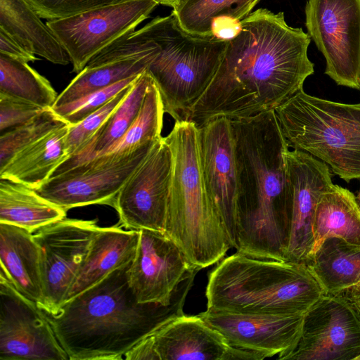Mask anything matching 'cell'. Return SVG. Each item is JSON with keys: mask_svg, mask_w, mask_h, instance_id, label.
Returning a JSON list of instances; mask_svg holds the SVG:
<instances>
[{"mask_svg": "<svg viewBox=\"0 0 360 360\" xmlns=\"http://www.w3.org/2000/svg\"><path fill=\"white\" fill-rule=\"evenodd\" d=\"M311 37L284 13L258 8L240 21L210 82L184 115L199 129L218 117L237 120L275 110L314 72Z\"/></svg>", "mask_w": 360, "mask_h": 360, "instance_id": "cell-1", "label": "cell"}, {"mask_svg": "<svg viewBox=\"0 0 360 360\" xmlns=\"http://www.w3.org/2000/svg\"><path fill=\"white\" fill-rule=\"evenodd\" d=\"M164 113L162 98L153 79L137 117L121 139L91 160L75 168H89L114 162L154 142L162 136Z\"/></svg>", "mask_w": 360, "mask_h": 360, "instance_id": "cell-29", "label": "cell"}, {"mask_svg": "<svg viewBox=\"0 0 360 360\" xmlns=\"http://www.w3.org/2000/svg\"><path fill=\"white\" fill-rule=\"evenodd\" d=\"M330 237L360 245V210L356 197L349 190L336 184L325 191L318 202L310 257Z\"/></svg>", "mask_w": 360, "mask_h": 360, "instance_id": "cell-28", "label": "cell"}, {"mask_svg": "<svg viewBox=\"0 0 360 360\" xmlns=\"http://www.w3.org/2000/svg\"><path fill=\"white\" fill-rule=\"evenodd\" d=\"M290 224L285 261L305 264L314 246V222L321 195L333 185L329 167L311 155L288 149L284 155Z\"/></svg>", "mask_w": 360, "mask_h": 360, "instance_id": "cell-16", "label": "cell"}, {"mask_svg": "<svg viewBox=\"0 0 360 360\" xmlns=\"http://www.w3.org/2000/svg\"><path fill=\"white\" fill-rule=\"evenodd\" d=\"M129 35L150 52L146 70L159 90L165 112L175 121L183 120L214 77L228 40L193 36L172 13Z\"/></svg>", "mask_w": 360, "mask_h": 360, "instance_id": "cell-6", "label": "cell"}, {"mask_svg": "<svg viewBox=\"0 0 360 360\" xmlns=\"http://www.w3.org/2000/svg\"><path fill=\"white\" fill-rule=\"evenodd\" d=\"M58 96L49 80L27 63L0 53V96L46 109L54 105Z\"/></svg>", "mask_w": 360, "mask_h": 360, "instance_id": "cell-31", "label": "cell"}, {"mask_svg": "<svg viewBox=\"0 0 360 360\" xmlns=\"http://www.w3.org/2000/svg\"><path fill=\"white\" fill-rule=\"evenodd\" d=\"M152 81L146 70L139 75L94 137L80 151L59 165L51 177L86 163L119 141L137 117Z\"/></svg>", "mask_w": 360, "mask_h": 360, "instance_id": "cell-26", "label": "cell"}, {"mask_svg": "<svg viewBox=\"0 0 360 360\" xmlns=\"http://www.w3.org/2000/svg\"><path fill=\"white\" fill-rule=\"evenodd\" d=\"M0 275L43 310L40 252L33 233L11 224L0 223Z\"/></svg>", "mask_w": 360, "mask_h": 360, "instance_id": "cell-21", "label": "cell"}, {"mask_svg": "<svg viewBox=\"0 0 360 360\" xmlns=\"http://www.w3.org/2000/svg\"><path fill=\"white\" fill-rule=\"evenodd\" d=\"M37 304L0 275V360H68Z\"/></svg>", "mask_w": 360, "mask_h": 360, "instance_id": "cell-14", "label": "cell"}, {"mask_svg": "<svg viewBox=\"0 0 360 360\" xmlns=\"http://www.w3.org/2000/svg\"><path fill=\"white\" fill-rule=\"evenodd\" d=\"M172 153L165 137L157 139L117 195L112 206L127 229L164 233L172 174Z\"/></svg>", "mask_w": 360, "mask_h": 360, "instance_id": "cell-13", "label": "cell"}, {"mask_svg": "<svg viewBox=\"0 0 360 360\" xmlns=\"http://www.w3.org/2000/svg\"><path fill=\"white\" fill-rule=\"evenodd\" d=\"M138 76L129 77L72 102L58 107H52L51 109L67 124H76L130 86Z\"/></svg>", "mask_w": 360, "mask_h": 360, "instance_id": "cell-34", "label": "cell"}, {"mask_svg": "<svg viewBox=\"0 0 360 360\" xmlns=\"http://www.w3.org/2000/svg\"><path fill=\"white\" fill-rule=\"evenodd\" d=\"M207 309L254 314H304L325 292L305 264L236 252L209 274Z\"/></svg>", "mask_w": 360, "mask_h": 360, "instance_id": "cell-5", "label": "cell"}, {"mask_svg": "<svg viewBox=\"0 0 360 360\" xmlns=\"http://www.w3.org/2000/svg\"><path fill=\"white\" fill-rule=\"evenodd\" d=\"M44 110L32 103L0 96V134L27 123Z\"/></svg>", "mask_w": 360, "mask_h": 360, "instance_id": "cell-36", "label": "cell"}, {"mask_svg": "<svg viewBox=\"0 0 360 360\" xmlns=\"http://www.w3.org/2000/svg\"><path fill=\"white\" fill-rule=\"evenodd\" d=\"M97 221L63 219L33 233L40 252L44 311L56 314L99 230Z\"/></svg>", "mask_w": 360, "mask_h": 360, "instance_id": "cell-12", "label": "cell"}, {"mask_svg": "<svg viewBox=\"0 0 360 360\" xmlns=\"http://www.w3.org/2000/svg\"><path fill=\"white\" fill-rule=\"evenodd\" d=\"M67 210L21 183L0 179V223L33 233L66 217Z\"/></svg>", "mask_w": 360, "mask_h": 360, "instance_id": "cell-27", "label": "cell"}, {"mask_svg": "<svg viewBox=\"0 0 360 360\" xmlns=\"http://www.w3.org/2000/svg\"><path fill=\"white\" fill-rule=\"evenodd\" d=\"M306 265L325 294L345 295L360 290V245L338 237L323 240Z\"/></svg>", "mask_w": 360, "mask_h": 360, "instance_id": "cell-24", "label": "cell"}, {"mask_svg": "<svg viewBox=\"0 0 360 360\" xmlns=\"http://www.w3.org/2000/svg\"><path fill=\"white\" fill-rule=\"evenodd\" d=\"M155 141L116 161L93 167L75 168L51 177L35 191L67 211L94 204L112 206L120 189Z\"/></svg>", "mask_w": 360, "mask_h": 360, "instance_id": "cell-18", "label": "cell"}, {"mask_svg": "<svg viewBox=\"0 0 360 360\" xmlns=\"http://www.w3.org/2000/svg\"><path fill=\"white\" fill-rule=\"evenodd\" d=\"M235 347L279 359L296 344L304 314H254L207 309L198 314Z\"/></svg>", "mask_w": 360, "mask_h": 360, "instance_id": "cell-19", "label": "cell"}, {"mask_svg": "<svg viewBox=\"0 0 360 360\" xmlns=\"http://www.w3.org/2000/svg\"><path fill=\"white\" fill-rule=\"evenodd\" d=\"M305 25L338 85L360 90V0H307Z\"/></svg>", "mask_w": 360, "mask_h": 360, "instance_id": "cell-8", "label": "cell"}, {"mask_svg": "<svg viewBox=\"0 0 360 360\" xmlns=\"http://www.w3.org/2000/svg\"><path fill=\"white\" fill-rule=\"evenodd\" d=\"M127 266L46 314L69 360H117L172 316L183 312L196 274L178 287L171 304L137 302L127 282Z\"/></svg>", "mask_w": 360, "mask_h": 360, "instance_id": "cell-3", "label": "cell"}, {"mask_svg": "<svg viewBox=\"0 0 360 360\" xmlns=\"http://www.w3.org/2000/svg\"><path fill=\"white\" fill-rule=\"evenodd\" d=\"M41 19L27 0H0V30L35 56L54 64H68V54Z\"/></svg>", "mask_w": 360, "mask_h": 360, "instance_id": "cell-23", "label": "cell"}, {"mask_svg": "<svg viewBox=\"0 0 360 360\" xmlns=\"http://www.w3.org/2000/svg\"><path fill=\"white\" fill-rule=\"evenodd\" d=\"M139 232L136 254L127 270L128 285L138 302L168 306L179 285L200 270L166 234Z\"/></svg>", "mask_w": 360, "mask_h": 360, "instance_id": "cell-15", "label": "cell"}, {"mask_svg": "<svg viewBox=\"0 0 360 360\" xmlns=\"http://www.w3.org/2000/svg\"><path fill=\"white\" fill-rule=\"evenodd\" d=\"M360 317L345 296L323 295L304 314L295 346L280 360H359Z\"/></svg>", "mask_w": 360, "mask_h": 360, "instance_id": "cell-11", "label": "cell"}, {"mask_svg": "<svg viewBox=\"0 0 360 360\" xmlns=\"http://www.w3.org/2000/svg\"><path fill=\"white\" fill-rule=\"evenodd\" d=\"M130 86L79 123L69 125L65 143L68 158L80 151L94 137L125 97Z\"/></svg>", "mask_w": 360, "mask_h": 360, "instance_id": "cell-33", "label": "cell"}, {"mask_svg": "<svg viewBox=\"0 0 360 360\" xmlns=\"http://www.w3.org/2000/svg\"><path fill=\"white\" fill-rule=\"evenodd\" d=\"M137 360H262V354L230 345L198 314L174 315L131 349Z\"/></svg>", "mask_w": 360, "mask_h": 360, "instance_id": "cell-10", "label": "cell"}, {"mask_svg": "<svg viewBox=\"0 0 360 360\" xmlns=\"http://www.w3.org/2000/svg\"><path fill=\"white\" fill-rule=\"evenodd\" d=\"M132 48L139 54L96 66H86L58 96L52 107L72 102L89 94L141 74L150 62V52L147 47L139 43H134Z\"/></svg>", "mask_w": 360, "mask_h": 360, "instance_id": "cell-30", "label": "cell"}, {"mask_svg": "<svg viewBox=\"0 0 360 360\" xmlns=\"http://www.w3.org/2000/svg\"><path fill=\"white\" fill-rule=\"evenodd\" d=\"M201 162L207 193L235 248L238 169L231 120L218 117L200 128Z\"/></svg>", "mask_w": 360, "mask_h": 360, "instance_id": "cell-17", "label": "cell"}, {"mask_svg": "<svg viewBox=\"0 0 360 360\" xmlns=\"http://www.w3.org/2000/svg\"><path fill=\"white\" fill-rule=\"evenodd\" d=\"M260 1L181 0L172 13L182 29L193 36L229 40Z\"/></svg>", "mask_w": 360, "mask_h": 360, "instance_id": "cell-22", "label": "cell"}, {"mask_svg": "<svg viewBox=\"0 0 360 360\" xmlns=\"http://www.w3.org/2000/svg\"><path fill=\"white\" fill-rule=\"evenodd\" d=\"M344 296L349 300L360 317V290L352 291ZM359 360H360V357Z\"/></svg>", "mask_w": 360, "mask_h": 360, "instance_id": "cell-38", "label": "cell"}, {"mask_svg": "<svg viewBox=\"0 0 360 360\" xmlns=\"http://www.w3.org/2000/svg\"><path fill=\"white\" fill-rule=\"evenodd\" d=\"M65 124L25 148L0 169V179L23 184L37 189L50 179L54 171L68 158Z\"/></svg>", "mask_w": 360, "mask_h": 360, "instance_id": "cell-25", "label": "cell"}, {"mask_svg": "<svg viewBox=\"0 0 360 360\" xmlns=\"http://www.w3.org/2000/svg\"><path fill=\"white\" fill-rule=\"evenodd\" d=\"M0 53L27 63L38 59L2 30H0Z\"/></svg>", "mask_w": 360, "mask_h": 360, "instance_id": "cell-37", "label": "cell"}, {"mask_svg": "<svg viewBox=\"0 0 360 360\" xmlns=\"http://www.w3.org/2000/svg\"><path fill=\"white\" fill-rule=\"evenodd\" d=\"M274 110L289 146L323 162L347 183L360 179V103L320 98L302 88Z\"/></svg>", "mask_w": 360, "mask_h": 360, "instance_id": "cell-7", "label": "cell"}, {"mask_svg": "<svg viewBox=\"0 0 360 360\" xmlns=\"http://www.w3.org/2000/svg\"><path fill=\"white\" fill-rule=\"evenodd\" d=\"M231 120L239 185L235 248L285 261L290 211L284 155L290 146L274 110Z\"/></svg>", "mask_w": 360, "mask_h": 360, "instance_id": "cell-2", "label": "cell"}, {"mask_svg": "<svg viewBox=\"0 0 360 360\" xmlns=\"http://www.w3.org/2000/svg\"><path fill=\"white\" fill-rule=\"evenodd\" d=\"M139 236V232L136 230H124L117 226L100 227L67 292L63 304L97 284L114 271L128 266L135 256Z\"/></svg>", "mask_w": 360, "mask_h": 360, "instance_id": "cell-20", "label": "cell"}, {"mask_svg": "<svg viewBox=\"0 0 360 360\" xmlns=\"http://www.w3.org/2000/svg\"><path fill=\"white\" fill-rule=\"evenodd\" d=\"M67 124L50 108L27 123L0 134V169L18 152Z\"/></svg>", "mask_w": 360, "mask_h": 360, "instance_id": "cell-32", "label": "cell"}, {"mask_svg": "<svg viewBox=\"0 0 360 360\" xmlns=\"http://www.w3.org/2000/svg\"><path fill=\"white\" fill-rule=\"evenodd\" d=\"M356 201H357V203H358V205H359V207L360 210V189H359L357 196L356 197Z\"/></svg>", "mask_w": 360, "mask_h": 360, "instance_id": "cell-40", "label": "cell"}, {"mask_svg": "<svg viewBox=\"0 0 360 360\" xmlns=\"http://www.w3.org/2000/svg\"><path fill=\"white\" fill-rule=\"evenodd\" d=\"M159 4L174 8L181 0H157Z\"/></svg>", "mask_w": 360, "mask_h": 360, "instance_id": "cell-39", "label": "cell"}, {"mask_svg": "<svg viewBox=\"0 0 360 360\" xmlns=\"http://www.w3.org/2000/svg\"><path fill=\"white\" fill-rule=\"evenodd\" d=\"M165 138L172 163L164 233L200 270L221 260L232 247L206 189L200 129L191 121L176 120Z\"/></svg>", "mask_w": 360, "mask_h": 360, "instance_id": "cell-4", "label": "cell"}, {"mask_svg": "<svg viewBox=\"0 0 360 360\" xmlns=\"http://www.w3.org/2000/svg\"><path fill=\"white\" fill-rule=\"evenodd\" d=\"M41 18L54 20L131 0H27Z\"/></svg>", "mask_w": 360, "mask_h": 360, "instance_id": "cell-35", "label": "cell"}, {"mask_svg": "<svg viewBox=\"0 0 360 360\" xmlns=\"http://www.w3.org/2000/svg\"><path fill=\"white\" fill-rule=\"evenodd\" d=\"M158 4L157 0H131L46 24L68 54L74 72L79 73L101 51L134 32Z\"/></svg>", "mask_w": 360, "mask_h": 360, "instance_id": "cell-9", "label": "cell"}]
</instances>
